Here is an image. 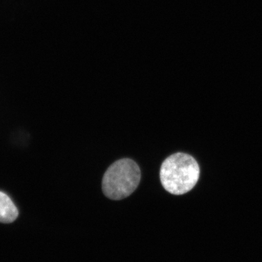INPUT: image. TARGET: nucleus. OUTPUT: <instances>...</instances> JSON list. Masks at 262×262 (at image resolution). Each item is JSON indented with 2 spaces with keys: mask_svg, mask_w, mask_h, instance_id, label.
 <instances>
[{
  "mask_svg": "<svg viewBox=\"0 0 262 262\" xmlns=\"http://www.w3.org/2000/svg\"><path fill=\"white\" fill-rule=\"evenodd\" d=\"M18 208L5 193L0 192V222L12 223L18 218Z\"/></svg>",
  "mask_w": 262,
  "mask_h": 262,
  "instance_id": "3",
  "label": "nucleus"
},
{
  "mask_svg": "<svg viewBox=\"0 0 262 262\" xmlns=\"http://www.w3.org/2000/svg\"><path fill=\"white\" fill-rule=\"evenodd\" d=\"M140 180L141 170L136 162L128 158L117 160L103 175V194L113 201H120L136 190Z\"/></svg>",
  "mask_w": 262,
  "mask_h": 262,
  "instance_id": "2",
  "label": "nucleus"
},
{
  "mask_svg": "<svg viewBox=\"0 0 262 262\" xmlns=\"http://www.w3.org/2000/svg\"><path fill=\"white\" fill-rule=\"evenodd\" d=\"M200 177L198 162L191 155L178 152L164 160L160 177L164 189L175 195H182L192 190Z\"/></svg>",
  "mask_w": 262,
  "mask_h": 262,
  "instance_id": "1",
  "label": "nucleus"
}]
</instances>
